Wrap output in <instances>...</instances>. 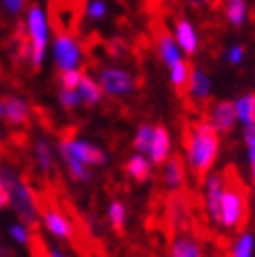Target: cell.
I'll return each instance as SVG.
<instances>
[{
  "label": "cell",
  "instance_id": "obj_1",
  "mask_svg": "<svg viewBox=\"0 0 255 257\" xmlns=\"http://www.w3.org/2000/svg\"><path fill=\"white\" fill-rule=\"evenodd\" d=\"M186 163L199 180H205L220 155V132L209 119H199L188 125L184 136Z\"/></svg>",
  "mask_w": 255,
  "mask_h": 257
},
{
  "label": "cell",
  "instance_id": "obj_2",
  "mask_svg": "<svg viewBox=\"0 0 255 257\" xmlns=\"http://www.w3.org/2000/svg\"><path fill=\"white\" fill-rule=\"evenodd\" d=\"M226 184L222 192V228L240 230L247 220V192L243 180H238L234 168H228L224 174Z\"/></svg>",
  "mask_w": 255,
  "mask_h": 257
},
{
  "label": "cell",
  "instance_id": "obj_3",
  "mask_svg": "<svg viewBox=\"0 0 255 257\" xmlns=\"http://www.w3.org/2000/svg\"><path fill=\"white\" fill-rule=\"evenodd\" d=\"M28 38H30V46H32V67L34 71H38L44 63V55H46V46H48V23H46V15L44 11L32 5L28 11Z\"/></svg>",
  "mask_w": 255,
  "mask_h": 257
},
{
  "label": "cell",
  "instance_id": "obj_4",
  "mask_svg": "<svg viewBox=\"0 0 255 257\" xmlns=\"http://www.w3.org/2000/svg\"><path fill=\"white\" fill-rule=\"evenodd\" d=\"M98 84L103 88V94L113 96V98L130 96L136 90L134 75L119 67H103L98 71Z\"/></svg>",
  "mask_w": 255,
  "mask_h": 257
},
{
  "label": "cell",
  "instance_id": "obj_5",
  "mask_svg": "<svg viewBox=\"0 0 255 257\" xmlns=\"http://www.w3.org/2000/svg\"><path fill=\"white\" fill-rule=\"evenodd\" d=\"M53 59L59 71L63 69H75L82 61V48L78 40L69 32H59L57 40L53 44Z\"/></svg>",
  "mask_w": 255,
  "mask_h": 257
},
{
  "label": "cell",
  "instance_id": "obj_6",
  "mask_svg": "<svg viewBox=\"0 0 255 257\" xmlns=\"http://www.w3.org/2000/svg\"><path fill=\"white\" fill-rule=\"evenodd\" d=\"M61 147H65L69 153H73L82 163H86L88 168H94V165H105L107 163V155L103 149H98L90 143H84V140L71 138V136H63L61 138Z\"/></svg>",
  "mask_w": 255,
  "mask_h": 257
},
{
  "label": "cell",
  "instance_id": "obj_7",
  "mask_svg": "<svg viewBox=\"0 0 255 257\" xmlns=\"http://www.w3.org/2000/svg\"><path fill=\"white\" fill-rule=\"evenodd\" d=\"M226 178L224 174L209 172L205 176V205L207 213L215 224H222V192H224Z\"/></svg>",
  "mask_w": 255,
  "mask_h": 257
},
{
  "label": "cell",
  "instance_id": "obj_8",
  "mask_svg": "<svg viewBox=\"0 0 255 257\" xmlns=\"http://www.w3.org/2000/svg\"><path fill=\"white\" fill-rule=\"evenodd\" d=\"M209 121L220 134H230L236 125V109L230 100H218L209 109Z\"/></svg>",
  "mask_w": 255,
  "mask_h": 257
},
{
  "label": "cell",
  "instance_id": "obj_9",
  "mask_svg": "<svg viewBox=\"0 0 255 257\" xmlns=\"http://www.w3.org/2000/svg\"><path fill=\"white\" fill-rule=\"evenodd\" d=\"M42 220H44V226L46 230L53 236L61 238V240H71L73 238V224L69 222V217L59 211L57 207H46L42 209Z\"/></svg>",
  "mask_w": 255,
  "mask_h": 257
},
{
  "label": "cell",
  "instance_id": "obj_10",
  "mask_svg": "<svg viewBox=\"0 0 255 257\" xmlns=\"http://www.w3.org/2000/svg\"><path fill=\"white\" fill-rule=\"evenodd\" d=\"M174 38L180 50L186 57H195L197 50H199V34L195 30V25L190 23L188 19L180 17L176 21V28H174Z\"/></svg>",
  "mask_w": 255,
  "mask_h": 257
},
{
  "label": "cell",
  "instance_id": "obj_11",
  "mask_svg": "<svg viewBox=\"0 0 255 257\" xmlns=\"http://www.w3.org/2000/svg\"><path fill=\"white\" fill-rule=\"evenodd\" d=\"M170 151H172V138H170L168 127L155 125V132H153L151 147H149V151H147V155H149L151 163L163 165L165 161L170 159Z\"/></svg>",
  "mask_w": 255,
  "mask_h": 257
},
{
  "label": "cell",
  "instance_id": "obj_12",
  "mask_svg": "<svg viewBox=\"0 0 255 257\" xmlns=\"http://www.w3.org/2000/svg\"><path fill=\"white\" fill-rule=\"evenodd\" d=\"M188 98H193L197 102H207L211 96V80L205 71L193 69L190 71V80H188Z\"/></svg>",
  "mask_w": 255,
  "mask_h": 257
},
{
  "label": "cell",
  "instance_id": "obj_13",
  "mask_svg": "<svg viewBox=\"0 0 255 257\" xmlns=\"http://www.w3.org/2000/svg\"><path fill=\"white\" fill-rule=\"evenodd\" d=\"M3 105H5V117L11 125H25L30 121V107L23 98L7 96Z\"/></svg>",
  "mask_w": 255,
  "mask_h": 257
},
{
  "label": "cell",
  "instance_id": "obj_14",
  "mask_svg": "<svg viewBox=\"0 0 255 257\" xmlns=\"http://www.w3.org/2000/svg\"><path fill=\"white\" fill-rule=\"evenodd\" d=\"M157 55H159V59L165 63V65L170 67V65H174L176 61H180L184 53L180 50V46H178L176 38L172 34L161 32L159 38H157Z\"/></svg>",
  "mask_w": 255,
  "mask_h": 257
},
{
  "label": "cell",
  "instance_id": "obj_15",
  "mask_svg": "<svg viewBox=\"0 0 255 257\" xmlns=\"http://www.w3.org/2000/svg\"><path fill=\"white\" fill-rule=\"evenodd\" d=\"M125 174L130 176L134 182H147L151 178V159L145 157V153H136L125 161Z\"/></svg>",
  "mask_w": 255,
  "mask_h": 257
},
{
  "label": "cell",
  "instance_id": "obj_16",
  "mask_svg": "<svg viewBox=\"0 0 255 257\" xmlns=\"http://www.w3.org/2000/svg\"><path fill=\"white\" fill-rule=\"evenodd\" d=\"M59 153H61V159L65 161V165H67V170H69L73 180H78V182H90L92 172L88 170L86 163H82L78 157L73 155V153H69L65 147H61V145H59Z\"/></svg>",
  "mask_w": 255,
  "mask_h": 257
},
{
  "label": "cell",
  "instance_id": "obj_17",
  "mask_svg": "<svg viewBox=\"0 0 255 257\" xmlns=\"http://www.w3.org/2000/svg\"><path fill=\"white\" fill-rule=\"evenodd\" d=\"M78 92L82 96V102L86 107H94L100 102V98H103V88H100L98 80L90 78L88 73L82 75V80H80V86H78Z\"/></svg>",
  "mask_w": 255,
  "mask_h": 257
},
{
  "label": "cell",
  "instance_id": "obj_18",
  "mask_svg": "<svg viewBox=\"0 0 255 257\" xmlns=\"http://www.w3.org/2000/svg\"><path fill=\"white\" fill-rule=\"evenodd\" d=\"M190 71H193V67L188 65V63L184 59L176 61L174 65H170V82L174 86V90L178 94H184V90L188 88V80H190Z\"/></svg>",
  "mask_w": 255,
  "mask_h": 257
},
{
  "label": "cell",
  "instance_id": "obj_19",
  "mask_svg": "<svg viewBox=\"0 0 255 257\" xmlns=\"http://www.w3.org/2000/svg\"><path fill=\"white\" fill-rule=\"evenodd\" d=\"M163 182L170 190H178L184 184V168H182V161L178 157L165 161V165H163Z\"/></svg>",
  "mask_w": 255,
  "mask_h": 257
},
{
  "label": "cell",
  "instance_id": "obj_20",
  "mask_svg": "<svg viewBox=\"0 0 255 257\" xmlns=\"http://www.w3.org/2000/svg\"><path fill=\"white\" fill-rule=\"evenodd\" d=\"M236 119L243 125L255 123V92H245L234 100Z\"/></svg>",
  "mask_w": 255,
  "mask_h": 257
},
{
  "label": "cell",
  "instance_id": "obj_21",
  "mask_svg": "<svg viewBox=\"0 0 255 257\" xmlns=\"http://www.w3.org/2000/svg\"><path fill=\"white\" fill-rule=\"evenodd\" d=\"M226 7V21L232 25V28H240L247 21V13H249V0H224Z\"/></svg>",
  "mask_w": 255,
  "mask_h": 257
},
{
  "label": "cell",
  "instance_id": "obj_22",
  "mask_svg": "<svg viewBox=\"0 0 255 257\" xmlns=\"http://www.w3.org/2000/svg\"><path fill=\"white\" fill-rule=\"evenodd\" d=\"M170 255L172 257H201L203 255V249H201V245H199L195 238L180 236V238H176L172 242Z\"/></svg>",
  "mask_w": 255,
  "mask_h": 257
},
{
  "label": "cell",
  "instance_id": "obj_23",
  "mask_svg": "<svg viewBox=\"0 0 255 257\" xmlns=\"http://www.w3.org/2000/svg\"><path fill=\"white\" fill-rule=\"evenodd\" d=\"M253 251H255V238H253V234L243 232V234L236 236L230 255H234V257H251Z\"/></svg>",
  "mask_w": 255,
  "mask_h": 257
},
{
  "label": "cell",
  "instance_id": "obj_24",
  "mask_svg": "<svg viewBox=\"0 0 255 257\" xmlns=\"http://www.w3.org/2000/svg\"><path fill=\"white\" fill-rule=\"evenodd\" d=\"M153 132H155V125L153 123H143L136 130V136H134V151L136 153H147L149 147H151V140H153Z\"/></svg>",
  "mask_w": 255,
  "mask_h": 257
},
{
  "label": "cell",
  "instance_id": "obj_25",
  "mask_svg": "<svg viewBox=\"0 0 255 257\" xmlns=\"http://www.w3.org/2000/svg\"><path fill=\"white\" fill-rule=\"evenodd\" d=\"M36 159H38V165H40V170L44 174H48L50 170H53V165H55L53 151H50V145L46 143V140H42V138L36 143Z\"/></svg>",
  "mask_w": 255,
  "mask_h": 257
},
{
  "label": "cell",
  "instance_id": "obj_26",
  "mask_svg": "<svg viewBox=\"0 0 255 257\" xmlns=\"http://www.w3.org/2000/svg\"><path fill=\"white\" fill-rule=\"evenodd\" d=\"M109 222H111V226H113L115 232H123V224H125V207H123V203L113 201L109 205Z\"/></svg>",
  "mask_w": 255,
  "mask_h": 257
},
{
  "label": "cell",
  "instance_id": "obj_27",
  "mask_svg": "<svg viewBox=\"0 0 255 257\" xmlns=\"http://www.w3.org/2000/svg\"><path fill=\"white\" fill-rule=\"evenodd\" d=\"M59 102H61V107L63 109H75L82 102V96L78 92V88H61V92H59Z\"/></svg>",
  "mask_w": 255,
  "mask_h": 257
},
{
  "label": "cell",
  "instance_id": "obj_28",
  "mask_svg": "<svg viewBox=\"0 0 255 257\" xmlns=\"http://www.w3.org/2000/svg\"><path fill=\"white\" fill-rule=\"evenodd\" d=\"M82 71L75 67V69H63L59 73V86L61 88H78L80 86V80H82Z\"/></svg>",
  "mask_w": 255,
  "mask_h": 257
},
{
  "label": "cell",
  "instance_id": "obj_29",
  "mask_svg": "<svg viewBox=\"0 0 255 257\" xmlns=\"http://www.w3.org/2000/svg\"><path fill=\"white\" fill-rule=\"evenodd\" d=\"M86 15L90 21H100L107 15V3L105 0H88L86 5Z\"/></svg>",
  "mask_w": 255,
  "mask_h": 257
},
{
  "label": "cell",
  "instance_id": "obj_30",
  "mask_svg": "<svg viewBox=\"0 0 255 257\" xmlns=\"http://www.w3.org/2000/svg\"><path fill=\"white\" fill-rule=\"evenodd\" d=\"M245 53H247V50H245L243 44H234V46H230V48L226 50V55H224V57H226V63H228V65H232V67L240 65V63L245 61Z\"/></svg>",
  "mask_w": 255,
  "mask_h": 257
},
{
  "label": "cell",
  "instance_id": "obj_31",
  "mask_svg": "<svg viewBox=\"0 0 255 257\" xmlns=\"http://www.w3.org/2000/svg\"><path fill=\"white\" fill-rule=\"evenodd\" d=\"M9 232H11V236H13V238H15V240L19 242V245H28V247L32 245V234H30V230L25 228V226L15 224V226H11Z\"/></svg>",
  "mask_w": 255,
  "mask_h": 257
},
{
  "label": "cell",
  "instance_id": "obj_32",
  "mask_svg": "<svg viewBox=\"0 0 255 257\" xmlns=\"http://www.w3.org/2000/svg\"><path fill=\"white\" fill-rule=\"evenodd\" d=\"M243 138H245V147H247V155H249V161L255 159V123L251 125H243Z\"/></svg>",
  "mask_w": 255,
  "mask_h": 257
},
{
  "label": "cell",
  "instance_id": "obj_33",
  "mask_svg": "<svg viewBox=\"0 0 255 257\" xmlns=\"http://www.w3.org/2000/svg\"><path fill=\"white\" fill-rule=\"evenodd\" d=\"M3 7L7 13H11V15H19V13L25 9V0H3Z\"/></svg>",
  "mask_w": 255,
  "mask_h": 257
},
{
  "label": "cell",
  "instance_id": "obj_34",
  "mask_svg": "<svg viewBox=\"0 0 255 257\" xmlns=\"http://www.w3.org/2000/svg\"><path fill=\"white\" fill-rule=\"evenodd\" d=\"M11 205V195H9V190L7 186L3 184V180H0V209H5Z\"/></svg>",
  "mask_w": 255,
  "mask_h": 257
},
{
  "label": "cell",
  "instance_id": "obj_35",
  "mask_svg": "<svg viewBox=\"0 0 255 257\" xmlns=\"http://www.w3.org/2000/svg\"><path fill=\"white\" fill-rule=\"evenodd\" d=\"M182 3H186V5H190V7H203V5L211 3V0H182Z\"/></svg>",
  "mask_w": 255,
  "mask_h": 257
},
{
  "label": "cell",
  "instance_id": "obj_36",
  "mask_svg": "<svg viewBox=\"0 0 255 257\" xmlns=\"http://www.w3.org/2000/svg\"><path fill=\"white\" fill-rule=\"evenodd\" d=\"M251 176H253V182H255V159L251 161Z\"/></svg>",
  "mask_w": 255,
  "mask_h": 257
},
{
  "label": "cell",
  "instance_id": "obj_37",
  "mask_svg": "<svg viewBox=\"0 0 255 257\" xmlns=\"http://www.w3.org/2000/svg\"><path fill=\"white\" fill-rule=\"evenodd\" d=\"M3 115H5V105L0 102V117H3Z\"/></svg>",
  "mask_w": 255,
  "mask_h": 257
},
{
  "label": "cell",
  "instance_id": "obj_38",
  "mask_svg": "<svg viewBox=\"0 0 255 257\" xmlns=\"http://www.w3.org/2000/svg\"><path fill=\"white\" fill-rule=\"evenodd\" d=\"M253 3H255V0H253Z\"/></svg>",
  "mask_w": 255,
  "mask_h": 257
}]
</instances>
